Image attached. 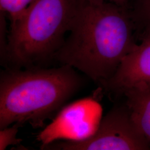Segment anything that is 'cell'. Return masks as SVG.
<instances>
[{
	"mask_svg": "<svg viewBox=\"0 0 150 150\" xmlns=\"http://www.w3.org/2000/svg\"><path fill=\"white\" fill-rule=\"evenodd\" d=\"M123 7L83 0L70 34L54 60L102 86L136 45L132 17Z\"/></svg>",
	"mask_w": 150,
	"mask_h": 150,
	"instance_id": "obj_1",
	"label": "cell"
},
{
	"mask_svg": "<svg viewBox=\"0 0 150 150\" xmlns=\"http://www.w3.org/2000/svg\"><path fill=\"white\" fill-rule=\"evenodd\" d=\"M85 80L69 65L6 67L0 75V129L14 123L41 128L80 90Z\"/></svg>",
	"mask_w": 150,
	"mask_h": 150,
	"instance_id": "obj_2",
	"label": "cell"
},
{
	"mask_svg": "<svg viewBox=\"0 0 150 150\" xmlns=\"http://www.w3.org/2000/svg\"><path fill=\"white\" fill-rule=\"evenodd\" d=\"M83 0H34L11 23L6 67H44L63 46Z\"/></svg>",
	"mask_w": 150,
	"mask_h": 150,
	"instance_id": "obj_3",
	"label": "cell"
},
{
	"mask_svg": "<svg viewBox=\"0 0 150 150\" xmlns=\"http://www.w3.org/2000/svg\"><path fill=\"white\" fill-rule=\"evenodd\" d=\"M41 150H147L149 141L132 118L125 104L112 108L102 117L96 133L81 141L53 142Z\"/></svg>",
	"mask_w": 150,
	"mask_h": 150,
	"instance_id": "obj_4",
	"label": "cell"
},
{
	"mask_svg": "<svg viewBox=\"0 0 150 150\" xmlns=\"http://www.w3.org/2000/svg\"><path fill=\"white\" fill-rule=\"evenodd\" d=\"M37 136L40 147L57 140L81 141L96 133L102 118L101 105L92 97L81 98L63 107Z\"/></svg>",
	"mask_w": 150,
	"mask_h": 150,
	"instance_id": "obj_5",
	"label": "cell"
},
{
	"mask_svg": "<svg viewBox=\"0 0 150 150\" xmlns=\"http://www.w3.org/2000/svg\"><path fill=\"white\" fill-rule=\"evenodd\" d=\"M150 82V30L142 42L136 45L122 60L112 77L104 83L106 90L117 95L139 82Z\"/></svg>",
	"mask_w": 150,
	"mask_h": 150,
	"instance_id": "obj_6",
	"label": "cell"
},
{
	"mask_svg": "<svg viewBox=\"0 0 150 150\" xmlns=\"http://www.w3.org/2000/svg\"><path fill=\"white\" fill-rule=\"evenodd\" d=\"M134 122L150 144V82H139L122 93Z\"/></svg>",
	"mask_w": 150,
	"mask_h": 150,
	"instance_id": "obj_7",
	"label": "cell"
},
{
	"mask_svg": "<svg viewBox=\"0 0 150 150\" xmlns=\"http://www.w3.org/2000/svg\"><path fill=\"white\" fill-rule=\"evenodd\" d=\"M34 0H0L1 11L7 13L11 23L20 18Z\"/></svg>",
	"mask_w": 150,
	"mask_h": 150,
	"instance_id": "obj_8",
	"label": "cell"
},
{
	"mask_svg": "<svg viewBox=\"0 0 150 150\" xmlns=\"http://www.w3.org/2000/svg\"><path fill=\"white\" fill-rule=\"evenodd\" d=\"M21 125L15 123L11 126L0 129V150H5L10 145L20 144L22 139L17 137L18 129Z\"/></svg>",
	"mask_w": 150,
	"mask_h": 150,
	"instance_id": "obj_9",
	"label": "cell"
},
{
	"mask_svg": "<svg viewBox=\"0 0 150 150\" xmlns=\"http://www.w3.org/2000/svg\"><path fill=\"white\" fill-rule=\"evenodd\" d=\"M134 15L150 30V0H139Z\"/></svg>",
	"mask_w": 150,
	"mask_h": 150,
	"instance_id": "obj_10",
	"label": "cell"
},
{
	"mask_svg": "<svg viewBox=\"0 0 150 150\" xmlns=\"http://www.w3.org/2000/svg\"><path fill=\"white\" fill-rule=\"evenodd\" d=\"M89 2L93 3H101L103 2H110L118 5L124 6L128 0H87Z\"/></svg>",
	"mask_w": 150,
	"mask_h": 150,
	"instance_id": "obj_11",
	"label": "cell"
}]
</instances>
